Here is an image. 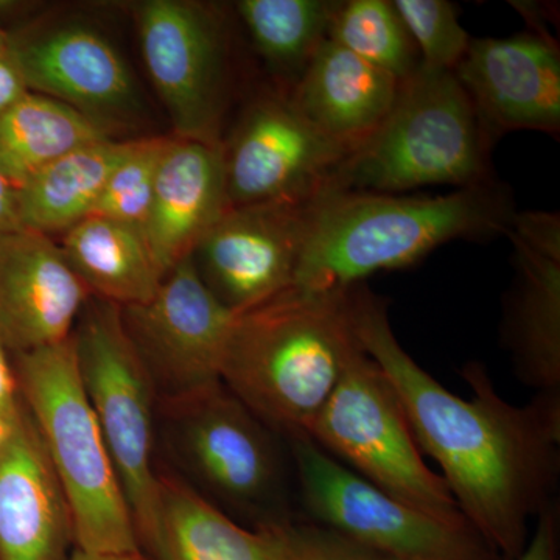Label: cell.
<instances>
[{
  "instance_id": "obj_13",
  "label": "cell",
  "mask_w": 560,
  "mask_h": 560,
  "mask_svg": "<svg viewBox=\"0 0 560 560\" xmlns=\"http://www.w3.org/2000/svg\"><path fill=\"white\" fill-rule=\"evenodd\" d=\"M308 202L231 208L210 228L191 259L224 307L238 315L293 285Z\"/></svg>"
},
{
  "instance_id": "obj_38",
  "label": "cell",
  "mask_w": 560,
  "mask_h": 560,
  "mask_svg": "<svg viewBox=\"0 0 560 560\" xmlns=\"http://www.w3.org/2000/svg\"><path fill=\"white\" fill-rule=\"evenodd\" d=\"M381 560H396V559H386V558H382Z\"/></svg>"
},
{
  "instance_id": "obj_21",
  "label": "cell",
  "mask_w": 560,
  "mask_h": 560,
  "mask_svg": "<svg viewBox=\"0 0 560 560\" xmlns=\"http://www.w3.org/2000/svg\"><path fill=\"white\" fill-rule=\"evenodd\" d=\"M506 235L517 279L504 313V346L522 383L537 393H560V259Z\"/></svg>"
},
{
  "instance_id": "obj_24",
  "label": "cell",
  "mask_w": 560,
  "mask_h": 560,
  "mask_svg": "<svg viewBox=\"0 0 560 560\" xmlns=\"http://www.w3.org/2000/svg\"><path fill=\"white\" fill-rule=\"evenodd\" d=\"M109 138L80 110L28 91L0 117V172L18 189L51 162Z\"/></svg>"
},
{
  "instance_id": "obj_18",
  "label": "cell",
  "mask_w": 560,
  "mask_h": 560,
  "mask_svg": "<svg viewBox=\"0 0 560 560\" xmlns=\"http://www.w3.org/2000/svg\"><path fill=\"white\" fill-rule=\"evenodd\" d=\"M221 143L175 138L162 153L143 237L164 276L231 209Z\"/></svg>"
},
{
  "instance_id": "obj_15",
  "label": "cell",
  "mask_w": 560,
  "mask_h": 560,
  "mask_svg": "<svg viewBox=\"0 0 560 560\" xmlns=\"http://www.w3.org/2000/svg\"><path fill=\"white\" fill-rule=\"evenodd\" d=\"M90 298L49 235L0 234V340L11 355L68 341Z\"/></svg>"
},
{
  "instance_id": "obj_32",
  "label": "cell",
  "mask_w": 560,
  "mask_h": 560,
  "mask_svg": "<svg viewBox=\"0 0 560 560\" xmlns=\"http://www.w3.org/2000/svg\"><path fill=\"white\" fill-rule=\"evenodd\" d=\"M20 383L14 371L13 357L0 340V416L16 420L24 411Z\"/></svg>"
},
{
  "instance_id": "obj_6",
  "label": "cell",
  "mask_w": 560,
  "mask_h": 560,
  "mask_svg": "<svg viewBox=\"0 0 560 560\" xmlns=\"http://www.w3.org/2000/svg\"><path fill=\"white\" fill-rule=\"evenodd\" d=\"M11 357L25 410L68 500L77 550L139 552L130 504L81 385L72 337Z\"/></svg>"
},
{
  "instance_id": "obj_12",
  "label": "cell",
  "mask_w": 560,
  "mask_h": 560,
  "mask_svg": "<svg viewBox=\"0 0 560 560\" xmlns=\"http://www.w3.org/2000/svg\"><path fill=\"white\" fill-rule=\"evenodd\" d=\"M221 145L231 208L312 201L350 153L316 130L289 92L250 103Z\"/></svg>"
},
{
  "instance_id": "obj_4",
  "label": "cell",
  "mask_w": 560,
  "mask_h": 560,
  "mask_svg": "<svg viewBox=\"0 0 560 560\" xmlns=\"http://www.w3.org/2000/svg\"><path fill=\"white\" fill-rule=\"evenodd\" d=\"M493 140L453 70L420 65L401 81L393 109L324 190L410 194L431 186L490 183Z\"/></svg>"
},
{
  "instance_id": "obj_30",
  "label": "cell",
  "mask_w": 560,
  "mask_h": 560,
  "mask_svg": "<svg viewBox=\"0 0 560 560\" xmlns=\"http://www.w3.org/2000/svg\"><path fill=\"white\" fill-rule=\"evenodd\" d=\"M508 232L521 238L530 248L560 259V219L558 213L515 212Z\"/></svg>"
},
{
  "instance_id": "obj_28",
  "label": "cell",
  "mask_w": 560,
  "mask_h": 560,
  "mask_svg": "<svg viewBox=\"0 0 560 560\" xmlns=\"http://www.w3.org/2000/svg\"><path fill=\"white\" fill-rule=\"evenodd\" d=\"M393 5L418 49L420 65L455 72L471 40L456 7L447 0H394Z\"/></svg>"
},
{
  "instance_id": "obj_33",
  "label": "cell",
  "mask_w": 560,
  "mask_h": 560,
  "mask_svg": "<svg viewBox=\"0 0 560 560\" xmlns=\"http://www.w3.org/2000/svg\"><path fill=\"white\" fill-rule=\"evenodd\" d=\"M27 92L24 77L11 55L0 58V117L11 106L16 105Z\"/></svg>"
},
{
  "instance_id": "obj_29",
  "label": "cell",
  "mask_w": 560,
  "mask_h": 560,
  "mask_svg": "<svg viewBox=\"0 0 560 560\" xmlns=\"http://www.w3.org/2000/svg\"><path fill=\"white\" fill-rule=\"evenodd\" d=\"M375 555L341 534L316 523L291 522L283 526L282 559L280 560H381Z\"/></svg>"
},
{
  "instance_id": "obj_23",
  "label": "cell",
  "mask_w": 560,
  "mask_h": 560,
  "mask_svg": "<svg viewBox=\"0 0 560 560\" xmlns=\"http://www.w3.org/2000/svg\"><path fill=\"white\" fill-rule=\"evenodd\" d=\"M136 140L105 139L51 162L18 187L22 228L40 234H65L88 219L109 176Z\"/></svg>"
},
{
  "instance_id": "obj_25",
  "label": "cell",
  "mask_w": 560,
  "mask_h": 560,
  "mask_svg": "<svg viewBox=\"0 0 560 560\" xmlns=\"http://www.w3.org/2000/svg\"><path fill=\"white\" fill-rule=\"evenodd\" d=\"M337 2L329 0H241L238 18L254 47L272 68L293 79L307 68L313 55L329 39Z\"/></svg>"
},
{
  "instance_id": "obj_14",
  "label": "cell",
  "mask_w": 560,
  "mask_h": 560,
  "mask_svg": "<svg viewBox=\"0 0 560 560\" xmlns=\"http://www.w3.org/2000/svg\"><path fill=\"white\" fill-rule=\"evenodd\" d=\"M455 75L493 142L510 131H560V51L550 33L471 39Z\"/></svg>"
},
{
  "instance_id": "obj_27",
  "label": "cell",
  "mask_w": 560,
  "mask_h": 560,
  "mask_svg": "<svg viewBox=\"0 0 560 560\" xmlns=\"http://www.w3.org/2000/svg\"><path fill=\"white\" fill-rule=\"evenodd\" d=\"M167 143L168 138L136 140L128 156L109 176L90 217L116 221L143 235L153 201L158 167Z\"/></svg>"
},
{
  "instance_id": "obj_35",
  "label": "cell",
  "mask_w": 560,
  "mask_h": 560,
  "mask_svg": "<svg viewBox=\"0 0 560 560\" xmlns=\"http://www.w3.org/2000/svg\"><path fill=\"white\" fill-rule=\"evenodd\" d=\"M72 560H149L140 552L135 555H97V552L73 551Z\"/></svg>"
},
{
  "instance_id": "obj_9",
  "label": "cell",
  "mask_w": 560,
  "mask_h": 560,
  "mask_svg": "<svg viewBox=\"0 0 560 560\" xmlns=\"http://www.w3.org/2000/svg\"><path fill=\"white\" fill-rule=\"evenodd\" d=\"M312 523L381 558L501 560L470 526L442 522L361 478L308 436L287 440Z\"/></svg>"
},
{
  "instance_id": "obj_7",
  "label": "cell",
  "mask_w": 560,
  "mask_h": 560,
  "mask_svg": "<svg viewBox=\"0 0 560 560\" xmlns=\"http://www.w3.org/2000/svg\"><path fill=\"white\" fill-rule=\"evenodd\" d=\"M81 385L119 474L138 545L158 511V397L119 305L90 298L72 334Z\"/></svg>"
},
{
  "instance_id": "obj_3",
  "label": "cell",
  "mask_w": 560,
  "mask_h": 560,
  "mask_svg": "<svg viewBox=\"0 0 560 560\" xmlns=\"http://www.w3.org/2000/svg\"><path fill=\"white\" fill-rule=\"evenodd\" d=\"M352 294L291 285L235 316L221 382L285 441L308 436L361 349Z\"/></svg>"
},
{
  "instance_id": "obj_8",
  "label": "cell",
  "mask_w": 560,
  "mask_h": 560,
  "mask_svg": "<svg viewBox=\"0 0 560 560\" xmlns=\"http://www.w3.org/2000/svg\"><path fill=\"white\" fill-rule=\"evenodd\" d=\"M308 438L389 495L442 522L470 526L441 475L423 460L396 389L363 348L349 361Z\"/></svg>"
},
{
  "instance_id": "obj_17",
  "label": "cell",
  "mask_w": 560,
  "mask_h": 560,
  "mask_svg": "<svg viewBox=\"0 0 560 560\" xmlns=\"http://www.w3.org/2000/svg\"><path fill=\"white\" fill-rule=\"evenodd\" d=\"M72 514L27 410L0 456V560H72Z\"/></svg>"
},
{
  "instance_id": "obj_36",
  "label": "cell",
  "mask_w": 560,
  "mask_h": 560,
  "mask_svg": "<svg viewBox=\"0 0 560 560\" xmlns=\"http://www.w3.org/2000/svg\"><path fill=\"white\" fill-rule=\"evenodd\" d=\"M21 416L16 420H10L3 418V416H0V456H2V453L5 452L7 447H9L11 438H13L14 434V430H16L18 420L21 419Z\"/></svg>"
},
{
  "instance_id": "obj_34",
  "label": "cell",
  "mask_w": 560,
  "mask_h": 560,
  "mask_svg": "<svg viewBox=\"0 0 560 560\" xmlns=\"http://www.w3.org/2000/svg\"><path fill=\"white\" fill-rule=\"evenodd\" d=\"M16 187L0 172V234L21 230Z\"/></svg>"
},
{
  "instance_id": "obj_5",
  "label": "cell",
  "mask_w": 560,
  "mask_h": 560,
  "mask_svg": "<svg viewBox=\"0 0 560 560\" xmlns=\"http://www.w3.org/2000/svg\"><path fill=\"white\" fill-rule=\"evenodd\" d=\"M279 438L221 381L158 405L172 470L248 528L294 522Z\"/></svg>"
},
{
  "instance_id": "obj_31",
  "label": "cell",
  "mask_w": 560,
  "mask_h": 560,
  "mask_svg": "<svg viewBox=\"0 0 560 560\" xmlns=\"http://www.w3.org/2000/svg\"><path fill=\"white\" fill-rule=\"evenodd\" d=\"M559 548L560 504L556 497L537 515L525 548L514 560H559Z\"/></svg>"
},
{
  "instance_id": "obj_2",
  "label": "cell",
  "mask_w": 560,
  "mask_h": 560,
  "mask_svg": "<svg viewBox=\"0 0 560 560\" xmlns=\"http://www.w3.org/2000/svg\"><path fill=\"white\" fill-rule=\"evenodd\" d=\"M515 212L497 180L445 195L323 190L308 202L293 285L352 289L375 272L411 267L445 243L506 234Z\"/></svg>"
},
{
  "instance_id": "obj_16",
  "label": "cell",
  "mask_w": 560,
  "mask_h": 560,
  "mask_svg": "<svg viewBox=\"0 0 560 560\" xmlns=\"http://www.w3.org/2000/svg\"><path fill=\"white\" fill-rule=\"evenodd\" d=\"M10 55L28 91L72 106L109 131L128 114L135 84L119 51L91 28H11Z\"/></svg>"
},
{
  "instance_id": "obj_1",
  "label": "cell",
  "mask_w": 560,
  "mask_h": 560,
  "mask_svg": "<svg viewBox=\"0 0 560 560\" xmlns=\"http://www.w3.org/2000/svg\"><path fill=\"white\" fill-rule=\"evenodd\" d=\"M352 308L361 348L396 389L460 514L501 560H514L529 539V518L556 499L560 393H537L517 407L497 393L481 363H469L463 377L471 397L463 399L401 348L385 302L364 283L353 287Z\"/></svg>"
},
{
  "instance_id": "obj_19",
  "label": "cell",
  "mask_w": 560,
  "mask_h": 560,
  "mask_svg": "<svg viewBox=\"0 0 560 560\" xmlns=\"http://www.w3.org/2000/svg\"><path fill=\"white\" fill-rule=\"evenodd\" d=\"M400 84L396 77L327 39L289 95L316 130L352 151L388 117Z\"/></svg>"
},
{
  "instance_id": "obj_37",
  "label": "cell",
  "mask_w": 560,
  "mask_h": 560,
  "mask_svg": "<svg viewBox=\"0 0 560 560\" xmlns=\"http://www.w3.org/2000/svg\"><path fill=\"white\" fill-rule=\"evenodd\" d=\"M10 54V32L0 24V58Z\"/></svg>"
},
{
  "instance_id": "obj_20",
  "label": "cell",
  "mask_w": 560,
  "mask_h": 560,
  "mask_svg": "<svg viewBox=\"0 0 560 560\" xmlns=\"http://www.w3.org/2000/svg\"><path fill=\"white\" fill-rule=\"evenodd\" d=\"M283 526L248 528L160 466L156 518L139 552L149 560H280Z\"/></svg>"
},
{
  "instance_id": "obj_10",
  "label": "cell",
  "mask_w": 560,
  "mask_h": 560,
  "mask_svg": "<svg viewBox=\"0 0 560 560\" xmlns=\"http://www.w3.org/2000/svg\"><path fill=\"white\" fill-rule=\"evenodd\" d=\"M140 49L176 138L221 143L226 108L228 46L215 10L183 0L136 9Z\"/></svg>"
},
{
  "instance_id": "obj_11",
  "label": "cell",
  "mask_w": 560,
  "mask_h": 560,
  "mask_svg": "<svg viewBox=\"0 0 560 560\" xmlns=\"http://www.w3.org/2000/svg\"><path fill=\"white\" fill-rule=\"evenodd\" d=\"M120 311L128 338L160 400L221 381L237 315L206 287L191 257L165 275L150 301Z\"/></svg>"
},
{
  "instance_id": "obj_22",
  "label": "cell",
  "mask_w": 560,
  "mask_h": 560,
  "mask_svg": "<svg viewBox=\"0 0 560 560\" xmlns=\"http://www.w3.org/2000/svg\"><path fill=\"white\" fill-rule=\"evenodd\" d=\"M60 248L91 296L120 308L150 301L165 278L140 232L102 217L66 231Z\"/></svg>"
},
{
  "instance_id": "obj_26",
  "label": "cell",
  "mask_w": 560,
  "mask_h": 560,
  "mask_svg": "<svg viewBox=\"0 0 560 560\" xmlns=\"http://www.w3.org/2000/svg\"><path fill=\"white\" fill-rule=\"evenodd\" d=\"M329 39L400 81L420 66L418 49L388 0L337 2Z\"/></svg>"
}]
</instances>
